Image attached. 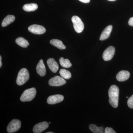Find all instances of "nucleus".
<instances>
[{"label": "nucleus", "instance_id": "nucleus-1", "mask_svg": "<svg viewBox=\"0 0 133 133\" xmlns=\"http://www.w3.org/2000/svg\"><path fill=\"white\" fill-rule=\"evenodd\" d=\"M109 104L114 108L118 107V104L119 89L116 85L110 87L108 90Z\"/></svg>", "mask_w": 133, "mask_h": 133}, {"label": "nucleus", "instance_id": "nucleus-2", "mask_svg": "<svg viewBox=\"0 0 133 133\" xmlns=\"http://www.w3.org/2000/svg\"><path fill=\"white\" fill-rule=\"evenodd\" d=\"M29 74L28 71L25 68L20 70L16 79V83L18 85H22L29 80Z\"/></svg>", "mask_w": 133, "mask_h": 133}, {"label": "nucleus", "instance_id": "nucleus-3", "mask_svg": "<svg viewBox=\"0 0 133 133\" xmlns=\"http://www.w3.org/2000/svg\"><path fill=\"white\" fill-rule=\"evenodd\" d=\"M36 90L35 88H31L27 89L23 92L20 98L22 102H27L32 100L35 97Z\"/></svg>", "mask_w": 133, "mask_h": 133}, {"label": "nucleus", "instance_id": "nucleus-4", "mask_svg": "<svg viewBox=\"0 0 133 133\" xmlns=\"http://www.w3.org/2000/svg\"><path fill=\"white\" fill-rule=\"evenodd\" d=\"M71 21L76 32L77 33L82 32L84 30V26L81 19L77 16H74L72 17Z\"/></svg>", "mask_w": 133, "mask_h": 133}, {"label": "nucleus", "instance_id": "nucleus-5", "mask_svg": "<svg viewBox=\"0 0 133 133\" xmlns=\"http://www.w3.org/2000/svg\"><path fill=\"white\" fill-rule=\"evenodd\" d=\"M21 125V122L19 120L16 119L12 120L8 125L7 131L9 133L15 132L20 129Z\"/></svg>", "mask_w": 133, "mask_h": 133}, {"label": "nucleus", "instance_id": "nucleus-6", "mask_svg": "<svg viewBox=\"0 0 133 133\" xmlns=\"http://www.w3.org/2000/svg\"><path fill=\"white\" fill-rule=\"evenodd\" d=\"M66 81L64 79L59 76H55L50 79L49 81L50 85L51 86L58 87L65 84Z\"/></svg>", "mask_w": 133, "mask_h": 133}, {"label": "nucleus", "instance_id": "nucleus-7", "mask_svg": "<svg viewBox=\"0 0 133 133\" xmlns=\"http://www.w3.org/2000/svg\"><path fill=\"white\" fill-rule=\"evenodd\" d=\"M28 29L30 32L36 35H42L46 31V29L43 26L38 24L31 25L29 27Z\"/></svg>", "mask_w": 133, "mask_h": 133}, {"label": "nucleus", "instance_id": "nucleus-8", "mask_svg": "<svg viewBox=\"0 0 133 133\" xmlns=\"http://www.w3.org/2000/svg\"><path fill=\"white\" fill-rule=\"evenodd\" d=\"M115 51V48L113 46L108 47L103 52L102 57L104 60L108 61L111 59L114 56Z\"/></svg>", "mask_w": 133, "mask_h": 133}, {"label": "nucleus", "instance_id": "nucleus-9", "mask_svg": "<svg viewBox=\"0 0 133 133\" xmlns=\"http://www.w3.org/2000/svg\"><path fill=\"white\" fill-rule=\"evenodd\" d=\"M49 127V124L47 122H43L36 124L33 128L34 133H41Z\"/></svg>", "mask_w": 133, "mask_h": 133}, {"label": "nucleus", "instance_id": "nucleus-10", "mask_svg": "<svg viewBox=\"0 0 133 133\" xmlns=\"http://www.w3.org/2000/svg\"><path fill=\"white\" fill-rule=\"evenodd\" d=\"M64 99V96L60 94L51 95L48 97L47 102L49 104H55L62 102Z\"/></svg>", "mask_w": 133, "mask_h": 133}, {"label": "nucleus", "instance_id": "nucleus-11", "mask_svg": "<svg viewBox=\"0 0 133 133\" xmlns=\"http://www.w3.org/2000/svg\"><path fill=\"white\" fill-rule=\"evenodd\" d=\"M36 70L39 76L42 77L45 76L46 74V69L43 59H41L39 61L37 65Z\"/></svg>", "mask_w": 133, "mask_h": 133}, {"label": "nucleus", "instance_id": "nucleus-12", "mask_svg": "<svg viewBox=\"0 0 133 133\" xmlns=\"http://www.w3.org/2000/svg\"><path fill=\"white\" fill-rule=\"evenodd\" d=\"M130 73L127 71L122 70L119 72L116 76V78L119 81L122 82L127 80L130 77Z\"/></svg>", "mask_w": 133, "mask_h": 133}, {"label": "nucleus", "instance_id": "nucleus-13", "mask_svg": "<svg viewBox=\"0 0 133 133\" xmlns=\"http://www.w3.org/2000/svg\"><path fill=\"white\" fill-rule=\"evenodd\" d=\"M47 64L51 70L54 73H56L58 70L59 69L58 64L57 62L53 58H50L48 59L47 60Z\"/></svg>", "mask_w": 133, "mask_h": 133}, {"label": "nucleus", "instance_id": "nucleus-14", "mask_svg": "<svg viewBox=\"0 0 133 133\" xmlns=\"http://www.w3.org/2000/svg\"><path fill=\"white\" fill-rule=\"evenodd\" d=\"M112 29V26L110 25L107 26L102 31L99 39L100 41H104L107 39L109 37L110 35Z\"/></svg>", "mask_w": 133, "mask_h": 133}, {"label": "nucleus", "instance_id": "nucleus-15", "mask_svg": "<svg viewBox=\"0 0 133 133\" xmlns=\"http://www.w3.org/2000/svg\"><path fill=\"white\" fill-rule=\"evenodd\" d=\"M15 19V17L14 15H8L3 21L2 23V26L3 27H5L8 26L14 21Z\"/></svg>", "mask_w": 133, "mask_h": 133}, {"label": "nucleus", "instance_id": "nucleus-16", "mask_svg": "<svg viewBox=\"0 0 133 133\" xmlns=\"http://www.w3.org/2000/svg\"><path fill=\"white\" fill-rule=\"evenodd\" d=\"M37 4L36 3H30L24 5L23 7V9L26 12H30L34 11L38 9Z\"/></svg>", "mask_w": 133, "mask_h": 133}, {"label": "nucleus", "instance_id": "nucleus-17", "mask_svg": "<svg viewBox=\"0 0 133 133\" xmlns=\"http://www.w3.org/2000/svg\"><path fill=\"white\" fill-rule=\"evenodd\" d=\"M50 43L52 45H54L59 49L64 50L65 49L66 47L63 44L62 41L58 39H52L50 41Z\"/></svg>", "mask_w": 133, "mask_h": 133}, {"label": "nucleus", "instance_id": "nucleus-18", "mask_svg": "<svg viewBox=\"0 0 133 133\" xmlns=\"http://www.w3.org/2000/svg\"><path fill=\"white\" fill-rule=\"evenodd\" d=\"M16 43L17 45L23 48L28 47L29 44L27 40L22 37H18L16 40Z\"/></svg>", "mask_w": 133, "mask_h": 133}, {"label": "nucleus", "instance_id": "nucleus-19", "mask_svg": "<svg viewBox=\"0 0 133 133\" xmlns=\"http://www.w3.org/2000/svg\"><path fill=\"white\" fill-rule=\"evenodd\" d=\"M89 129L94 133H103L104 129L101 127H97L94 124H90L89 125Z\"/></svg>", "mask_w": 133, "mask_h": 133}, {"label": "nucleus", "instance_id": "nucleus-20", "mask_svg": "<svg viewBox=\"0 0 133 133\" xmlns=\"http://www.w3.org/2000/svg\"><path fill=\"white\" fill-rule=\"evenodd\" d=\"M59 62L60 65L64 68H69L72 66L71 63L69 59L61 57L59 58Z\"/></svg>", "mask_w": 133, "mask_h": 133}, {"label": "nucleus", "instance_id": "nucleus-21", "mask_svg": "<svg viewBox=\"0 0 133 133\" xmlns=\"http://www.w3.org/2000/svg\"><path fill=\"white\" fill-rule=\"evenodd\" d=\"M59 74L62 78L65 79H69L71 77V72L64 69H62L59 70Z\"/></svg>", "mask_w": 133, "mask_h": 133}, {"label": "nucleus", "instance_id": "nucleus-22", "mask_svg": "<svg viewBox=\"0 0 133 133\" xmlns=\"http://www.w3.org/2000/svg\"><path fill=\"white\" fill-rule=\"evenodd\" d=\"M129 108L131 109L133 108V95L128 99L127 102Z\"/></svg>", "mask_w": 133, "mask_h": 133}, {"label": "nucleus", "instance_id": "nucleus-23", "mask_svg": "<svg viewBox=\"0 0 133 133\" xmlns=\"http://www.w3.org/2000/svg\"><path fill=\"white\" fill-rule=\"evenodd\" d=\"M104 133H116V132L111 128L106 127L105 129Z\"/></svg>", "mask_w": 133, "mask_h": 133}, {"label": "nucleus", "instance_id": "nucleus-24", "mask_svg": "<svg viewBox=\"0 0 133 133\" xmlns=\"http://www.w3.org/2000/svg\"><path fill=\"white\" fill-rule=\"evenodd\" d=\"M128 24L129 26H133V17L129 19L128 21Z\"/></svg>", "mask_w": 133, "mask_h": 133}, {"label": "nucleus", "instance_id": "nucleus-25", "mask_svg": "<svg viewBox=\"0 0 133 133\" xmlns=\"http://www.w3.org/2000/svg\"><path fill=\"white\" fill-rule=\"evenodd\" d=\"M79 1L84 3H87L90 2V0H79Z\"/></svg>", "mask_w": 133, "mask_h": 133}, {"label": "nucleus", "instance_id": "nucleus-26", "mask_svg": "<svg viewBox=\"0 0 133 133\" xmlns=\"http://www.w3.org/2000/svg\"><path fill=\"white\" fill-rule=\"evenodd\" d=\"M2 66V57L0 56V67H1Z\"/></svg>", "mask_w": 133, "mask_h": 133}, {"label": "nucleus", "instance_id": "nucleus-27", "mask_svg": "<svg viewBox=\"0 0 133 133\" xmlns=\"http://www.w3.org/2000/svg\"><path fill=\"white\" fill-rule=\"evenodd\" d=\"M54 132H46V133H53Z\"/></svg>", "mask_w": 133, "mask_h": 133}, {"label": "nucleus", "instance_id": "nucleus-28", "mask_svg": "<svg viewBox=\"0 0 133 133\" xmlns=\"http://www.w3.org/2000/svg\"><path fill=\"white\" fill-rule=\"evenodd\" d=\"M108 1H115L116 0H108Z\"/></svg>", "mask_w": 133, "mask_h": 133}, {"label": "nucleus", "instance_id": "nucleus-29", "mask_svg": "<svg viewBox=\"0 0 133 133\" xmlns=\"http://www.w3.org/2000/svg\"><path fill=\"white\" fill-rule=\"evenodd\" d=\"M49 124H51V122H49Z\"/></svg>", "mask_w": 133, "mask_h": 133}, {"label": "nucleus", "instance_id": "nucleus-30", "mask_svg": "<svg viewBox=\"0 0 133 133\" xmlns=\"http://www.w3.org/2000/svg\"><path fill=\"white\" fill-rule=\"evenodd\" d=\"M126 98H128V97H126Z\"/></svg>", "mask_w": 133, "mask_h": 133}]
</instances>
